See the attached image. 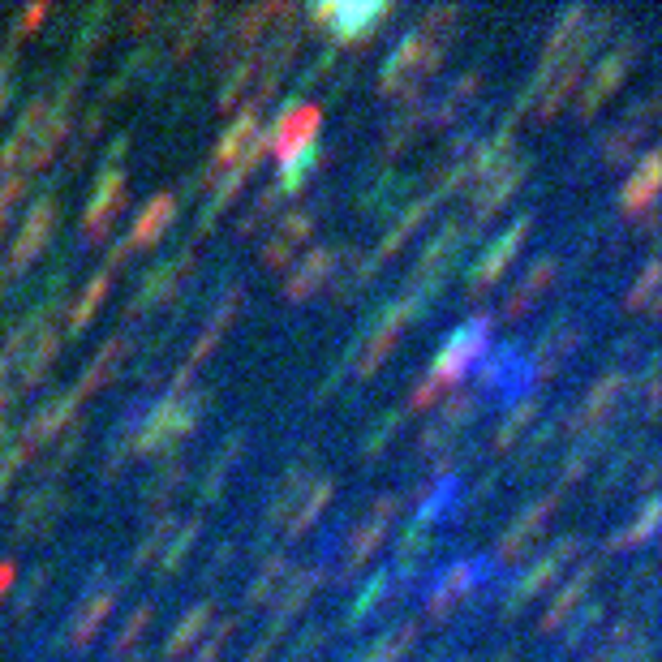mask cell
<instances>
[{
	"mask_svg": "<svg viewBox=\"0 0 662 662\" xmlns=\"http://www.w3.org/2000/svg\"><path fill=\"white\" fill-rule=\"evenodd\" d=\"M443 48H448V39H439V35H430V31L417 26V31L400 39L392 48V56H387L379 91L383 95H400V99L417 95V86H422L430 78V69L443 61Z\"/></svg>",
	"mask_w": 662,
	"mask_h": 662,
	"instance_id": "3",
	"label": "cell"
},
{
	"mask_svg": "<svg viewBox=\"0 0 662 662\" xmlns=\"http://www.w3.org/2000/svg\"><path fill=\"white\" fill-rule=\"evenodd\" d=\"M5 409H9V400H5V392H0V439H5Z\"/></svg>",
	"mask_w": 662,
	"mask_h": 662,
	"instance_id": "62",
	"label": "cell"
},
{
	"mask_svg": "<svg viewBox=\"0 0 662 662\" xmlns=\"http://www.w3.org/2000/svg\"><path fill=\"white\" fill-rule=\"evenodd\" d=\"M400 512V495H383L374 499V508L362 516V525L349 534V546H344V577H353L357 568L366 564V559L379 551V546L387 542V529H392V516Z\"/></svg>",
	"mask_w": 662,
	"mask_h": 662,
	"instance_id": "13",
	"label": "cell"
},
{
	"mask_svg": "<svg viewBox=\"0 0 662 662\" xmlns=\"http://www.w3.org/2000/svg\"><path fill=\"white\" fill-rule=\"evenodd\" d=\"M577 551H581V538H577V534H568V538H559L555 546H546V551L534 559V564H529V568L521 572V577L512 581L508 598H503V611L512 615V611H521L529 598H538L542 589L551 585V581L559 577V572H564V568L572 564V555H577Z\"/></svg>",
	"mask_w": 662,
	"mask_h": 662,
	"instance_id": "8",
	"label": "cell"
},
{
	"mask_svg": "<svg viewBox=\"0 0 662 662\" xmlns=\"http://www.w3.org/2000/svg\"><path fill=\"white\" fill-rule=\"evenodd\" d=\"M486 344H491V314H473V319L460 323L452 336L443 340V349L435 353L426 379H417V387L409 392V409H430L439 396H448L452 387H460V379L482 362Z\"/></svg>",
	"mask_w": 662,
	"mask_h": 662,
	"instance_id": "1",
	"label": "cell"
},
{
	"mask_svg": "<svg viewBox=\"0 0 662 662\" xmlns=\"http://www.w3.org/2000/svg\"><path fill=\"white\" fill-rule=\"evenodd\" d=\"M555 503H559V491H551V495H542V499L529 503V508L508 525V534L499 538V559H521L529 546H534V538L542 534V525L551 521V508H555Z\"/></svg>",
	"mask_w": 662,
	"mask_h": 662,
	"instance_id": "29",
	"label": "cell"
},
{
	"mask_svg": "<svg viewBox=\"0 0 662 662\" xmlns=\"http://www.w3.org/2000/svg\"><path fill=\"white\" fill-rule=\"evenodd\" d=\"M26 456H31V452L22 448V439H18V443H9V448H0V491H5V486L13 482V473L22 469V460H26Z\"/></svg>",
	"mask_w": 662,
	"mask_h": 662,
	"instance_id": "56",
	"label": "cell"
},
{
	"mask_svg": "<svg viewBox=\"0 0 662 662\" xmlns=\"http://www.w3.org/2000/svg\"><path fill=\"white\" fill-rule=\"evenodd\" d=\"M108 289H112V267L104 263V267H99L91 280H86V289L74 297V306H69V314H65V331H69V336H78V331L95 319V310L104 306Z\"/></svg>",
	"mask_w": 662,
	"mask_h": 662,
	"instance_id": "40",
	"label": "cell"
},
{
	"mask_svg": "<svg viewBox=\"0 0 662 662\" xmlns=\"http://www.w3.org/2000/svg\"><path fill=\"white\" fill-rule=\"evenodd\" d=\"M280 198H284V190H280V185H271V190H263V194H258L254 203L246 207V215H241V233H254V228H263V224L271 220V215L280 211V207H276Z\"/></svg>",
	"mask_w": 662,
	"mask_h": 662,
	"instance_id": "51",
	"label": "cell"
},
{
	"mask_svg": "<svg viewBox=\"0 0 662 662\" xmlns=\"http://www.w3.org/2000/svg\"><path fill=\"white\" fill-rule=\"evenodd\" d=\"M650 117H654V99H645L637 117H624L620 125L611 129V134H607V160H611V164H615V160H624V155H628L632 147H637L641 134H645V125H650Z\"/></svg>",
	"mask_w": 662,
	"mask_h": 662,
	"instance_id": "44",
	"label": "cell"
},
{
	"mask_svg": "<svg viewBox=\"0 0 662 662\" xmlns=\"http://www.w3.org/2000/svg\"><path fill=\"white\" fill-rule=\"evenodd\" d=\"M319 125H323V108L319 104H293V108H284L276 117V125L263 134V142H267V151H276L280 164H284V160H293V155H301L306 147H314Z\"/></svg>",
	"mask_w": 662,
	"mask_h": 662,
	"instance_id": "12",
	"label": "cell"
},
{
	"mask_svg": "<svg viewBox=\"0 0 662 662\" xmlns=\"http://www.w3.org/2000/svg\"><path fill=\"white\" fill-rule=\"evenodd\" d=\"M469 237H473V224L469 220H448V224H443L439 233L422 246V258H417V271H413V276H417L413 289L426 293V297H435L443 276H448V271L456 267V258L465 254Z\"/></svg>",
	"mask_w": 662,
	"mask_h": 662,
	"instance_id": "7",
	"label": "cell"
},
{
	"mask_svg": "<svg viewBox=\"0 0 662 662\" xmlns=\"http://www.w3.org/2000/svg\"><path fill=\"white\" fill-rule=\"evenodd\" d=\"M422 125H426V108H405V112L396 117V125L387 129V151H400Z\"/></svg>",
	"mask_w": 662,
	"mask_h": 662,
	"instance_id": "52",
	"label": "cell"
},
{
	"mask_svg": "<svg viewBox=\"0 0 662 662\" xmlns=\"http://www.w3.org/2000/svg\"><path fill=\"white\" fill-rule=\"evenodd\" d=\"M185 478V460H172V465H164L160 473H155V486H151V499H164V495H172L177 491V482Z\"/></svg>",
	"mask_w": 662,
	"mask_h": 662,
	"instance_id": "55",
	"label": "cell"
},
{
	"mask_svg": "<svg viewBox=\"0 0 662 662\" xmlns=\"http://www.w3.org/2000/svg\"><path fill=\"white\" fill-rule=\"evenodd\" d=\"M9 91H13V48L0 52V112L9 104Z\"/></svg>",
	"mask_w": 662,
	"mask_h": 662,
	"instance_id": "59",
	"label": "cell"
},
{
	"mask_svg": "<svg viewBox=\"0 0 662 662\" xmlns=\"http://www.w3.org/2000/svg\"><path fill=\"white\" fill-rule=\"evenodd\" d=\"M482 568H486V559H456V564L443 568L439 577H435V585H430V594H426V615H430V620L452 615L456 602L473 589V581H478Z\"/></svg>",
	"mask_w": 662,
	"mask_h": 662,
	"instance_id": "21",
	"label": "cell"
},
{
	"mask_svg": "<svg viewBox=\"0 0 662 662\" xmlns=\"http://www.w3.org/2000/svg\"><path fill=\"white\" fill-rule=\"evenodd\" d=\"M525 172H529V160H521V155H512V160H503L491 177H482L478 181V190H473V203H469V224L478 228L486 215H495L508 198L521 190V181H525Z\"/></svg>",
	"mask_w": 662,
	"mask_h": 662,
	"instance_id": "16",
	"label": "cell"
},
{
	"mask_svg": "<svg viewBox=\"0 0 662 662\" xmlns=\"http://www.w3.org/2000/svg\"><path fill=\"white\" fill-rule=\"evenodd\" d=\"M624 387H628V374H620V370L602 374V379L585 392V400L577 405V413H572V430H598V426L615 413V405H620Z\"/></svg>",
	"mask_w": 662,
	"mask_h": 662,
	"instance_id": "27",
	"label": "cell"
},
{
	"mask_svg": "<svg viewBox=\"0 0 662 662\" xmlns=\"http://www.w3.org/2000/svg\"><path fill=\"white\" fill-rule=\"evenodd\" d=\"M5 215H9V207H0V233H5Z\"/></svg>",
	"mask_w": 662,
	"mask_h": 662,
	"instance_id": "64",
	"label": "cell"
},
{
	"mask_svg": "<svg viewBox=\"0 0 662 662\" xmlns=\"http://www.w3.org/2000/svg\"><path fill=\"white\" fill-rule=\"evenodd\" d=\"M5 289H9V271L0 267V297H5Z\"/></svg>",
	"mask_w": 662,
	"mask_h": 662,
	"instance_id": "63",
	"label": "cell"
},
{
	"mask_svg": "<svg viewBox=\"0 0 662 662\" xmlns=\"http://www.w3.org/2000/svg\"><path fill=\"white\" fill-rule=\"evenodd\" d=\"M74 409H78V392H74V387H69V392H56L52 400H43V405L35 409V417L26 422V430H22V448L35 452L39 443H52L69 422H74Z\"/></svg>",
	"mask_w": 662,
	"mask_h": 662,
	"instance_id": "25",
	"label": "cell"
},
{
	"mask_svg": "<svg viewBox=\"0 0 662 662\" xmlns=\"http://www.w3.org/2000/svg\"><path fill=\"white\" fill-rule=\"evenodd\" d=\"M331 499V478H323V473H306L297 469L284 478V486L276 491V503H271V521H276L284 534H301V529H310L314 521H319V512L327 508Z\"/></svg>",
	"mask_w": 662,
	"mask_h": 662,
	"instance_id": "4",
	"label": "cell"
},
{
	"mask_svg": "<svg viewBox=\"0 0 662 662\" xmlns=\"http://www.w3.org/2000/svg\"><path fill=\"white\" fill-rule=\"evenodd\" d=\"M125 357H129V336H125V331H117V336H108V340H104V349H99V353L91 357V366H86V374H82V383L74 387L78 400L95 396L108 379H117V370L125 366Z\"/></svg>",
	"mask_w": 662,
	"mask_h": 662,
	"instance_id": "33",
	"label": "cell"
},
{
	"mask_svg": "<svg viewBox=\"0 0 662 662\" xmlns=\"http://www.w3.org/2000/svg\"><path fill=\"white\" fill-rule=\"evenodd\" d=\"M534 417H538V396H521V400L512 405V413L503 417L499 430H495V452H508L512 443L521 439L529 426H534Z\"/></svg>",
	"mask_w": 662,
	"mask_h": 662,
	"instance_id": "45",
	"label": "cell"
},
{
	"mask_svg": "<svg viewBox=\"0 0 662 662\" xmlns=\"http://www.w3.org/2000/svg\"><path fill=\"white\" fill-rule=\"evenodd\" d=\"M319 160H323V151H319V147H306L301 155H293V160H284V164H280V181H276V185L284 190V198L297 194L301 185H306V177H310L314 168H319Z\"/></svg>",
	"mask_w": 662,
	"mask_h": 662,
	"instance_id": "46",
	"label": "cell"
},
{
	"mask_svg": "<svg viewBox=\"0 0 662 662\" xmlns=\"http://www.w3.org/2000/svg\"><path fill=\"white\" fill-rule=\"evenodd\" d=\"M56 220H61V198H56V194L35 198V207L26 211L18 237H13V246H9V263H5L9 276L26 271V267H31L35 258L43 254V246H48L52 233H56Z\"/></svg>",
	"mask_w": 662,
	"mask_h": 662,
	"instance_id": "9",
	"label": "cell"
},
{
	"mask_svg": "<svg viewBox=\"0 0 662 662\" xmlns=\"http://www.w3.org/2000/svg\"><path fill=\"white\" fill-rule=\"evenodd\" d=\"M658 521H662V503L658 499H645V508L637 516H628V525L611 538V551H632V546H645L658 534Z\"/></svg>",
	"mask_w": 662,
	"mask_h": 662,
	"instance_id": "43",
	"label": "cell"
},
{
	"mask_svg": "<svg viewBox=\"0 0 662 662\" xmlns=\"http://www.w3.org/2000/svg\"><path fill=\"white\" fill-rule=\"evenodd\" d=\"M211 22H215V5H190V9H181V18H177V39H172V56H190L198 48V39H203L211 31Z\"/></svg>",
	"mask_w": 662,
	"mask_h": 662,
	"instance_id": "42",
	"label": "cell"
},
{
	"mask_svg": "<svg viewBox=\"0 0 662 662\" xmlns=\"http://www.w3.org/2000/svg\"><path fill=\"white\" fill-rule=\"evenodd\" d=\"M529 228H534V215H521V220H512L503 233L486 246L482 254H478V263L469 267V280H465V289H469V297H478V293H486L491 284L508 271L512 263H516V254H521V246H525V237H529Z\"/></svg>",
	"mask_w": 662,
	"mask_h": 662,
	"instance_id": "10",
	"label": "cell"
},
{
	"mask_svg": "<svg viewBox=\"0 0 662 662\" xmlns=\"http://www.w3.org/2000/svg\"><path fill=\"white\" fill-rule=\"evenodd\" d=\"M177 516H160V521L151 525V534L142 538V546H138V564H155L160 568V559H164V551H168V542H172V534H177Z\"/></svg>",
	"mask_w": 662,
	"mask_h": 662,
	"instance_id": "47",
	"label": "cell"
},
{
	"mask_svg": "<svg viewBox=\"0 0 662 662\" xmlns=\"http://www.w3.org/2000/svg\"><path fill=\"white\" fill-rule=\"evenodd\" d=\"M572 349H577V323H572V319H555L551 327L542 331V340H538V349H534L538 374H555L559 362H568Z\"/></svg>",
	"mask_w": 662,
	"mask_h": 662,
	"instance_id": "36",
	"label": "cell"
},
{
	"mask_svg": "<svg viewBox=\"0 0 662 662\" xmlns=\"http://www.w3.org/2000/svg\"><path fill=\"white\" fill-rule=\"evenodd\" d=\"M637 56H641V43L637 39H628V43H620L615 52H607L602 61L594 65V74H589V82H585V91H581V112L585 117H594V112L607 104V99L620 91V82L632 74V65H637Z\"/></svg>",
	"mask_w": 662,
	"mask_h": 662,
	"instance_id": "14",
	"label": "cell"
},
{
	"mask_svg": "<svg viewBox=\"0 0 662 662\" xmlns=\"http://www.w3.org/2000/svg\"><path fill=\"white\" fill-rule=\"evenodd\" d=\"M228 632H233V620H224L220 628L211 632V637L203 641V650L194 654V662H215V658H220V654H224V645H228Z\"/></svg>",
	"mask_w": 662,
	"mask_h": 662,
	"instance_id": "58",
	"label": "cell"
},
{
	"mask_svg": "<svg viewBox=\"0 0 662 662\" xmlns=\"http://www.w3.org/2000/svg\"><path fill=\"white\" fill-rule=\"evenodd\" d=\"M336 263H340V250H336V246L310 250V254L289 271V280H284V297H289V301H306V297H314L331 276H336Z\"/></svg>",
	"mask_w": 662,
	"mask_h": 662,
	"instance_id": "28",
	"label": "cell"
},
{
	"mask_svg": "<svg viewBox=\"0 0 662 662\" xmlns=\"http://www.w3.org/2000/svg\"><path fill=\"white\" fill-rule=\"evenodd\" d=\"M400 417H405V409H396L392 417H383V422L370 430V435H366V456H379V452H383V439H392V435H396Z\"/></svg>",
	"mask_w": 662,
	"mask_h": 662,
	"instance_id": "57",
	"label": "cell"
},
{
	"mask_svg": "<svg viewBox=\"0 0 662 662\" xmlns=\"http://www.w3.org/2000/svg\"><path fill=\"white\" fill-rule=\"evenodd\" d=\"M293 5H250V9H241L233 26L224 31V43H220V52H224V61L228 65H237V61H246V56L258 48V39H263V26L271 18H284Z\"/></svg>",
	"mask_w": 662,
	"mask_h": 662,
	"instance_id": "20",
	"label": "cell"
},
{
	"mask_svg": "<svg viewBox=\"0 0 662 662\" xmlns=\"http://www.w3.org/2000/svg\"><path fill=\"white\" fill-rule=\"evenodd\" d=\"M61 503H65L61 482H39L18 508V534H39V529H48Z\"/></svg>",
	"mask_w": 662,
	"mask_h": 662,
	"instance_id": "35",
	"label": "cell"
},
{
	"mask_svg": "<svg viewBox=\"0 0 662 662\" xmlns=\"http://www.w3.org/2000/svg\"><path fill=\"white\" fill-rule=\"evenodd\" d=\"M13 577H18V564H13V559H5V564H0V598H5L9 589H13Z\"/></svg>",
	"mask_w": 662,
	"mask_h": 662,
	"instance_id": "61",
	"label": "cell"
},
{
	"mask_svg": "<svg viewBox=\"0 0 662 662\" xmlns=\"http://www.w3.org/2000/svg\"><path fill=\"white\" fill-rule=\"evenodd\" d=\"M529 379V366H525V353L516 344H499L491 353V362L482 366V383L486 392H503V396H516Z\"/></svg>",
	"mask_w": 662,
	"mask_h": 662,
	"instance_id": "32",
	"label": "cell"
},
{
	"mask_svg": "<svg viewBox=\"0 0 662 662\" xmlns=\"http://www.w3.org/2000/svg\"><path fill=\"white\" fill-rule=\"evenodd\" d=\"M207 396L203 392H168L160 405H151V413L142 422H129V448L134 456H151L164 448H177V443L198 426V413H203Z\"/></svg>",
	"mask_w": 662,
	"mask_h": 662,
	"instance_id": "2",
	"label": "cell"
},
{
	"mask_svg": "<svg viewBox=\"0 0 662 662\" xmlns=\"http://www.w3.org/2000/svg\"><path fill=\"white\" fill-rule=\"evenodd\" d=\"M594 577H598V564L594 559H589V564H581L577 572H572V577L559 585V594L551 598V607H546V615H542V632H555L559 624L568 620L572 615V607H577V602L589 594V585H594Z\"/></svg>",
	"mask_w": 662,
	"mask_h": 662,
	"instance_id": "34",
	"label": "cell"
},
{
	"mask_svg": "<svg viewBox=\"0 0 662 662\" xmlns=\"http://www.w3.org/2000/svg\"><path fill=\"white\" fill-rule=\"evenodd\" d=\"M658 185H662V155L658 151H645L641 164L628 172L624 190H620V207L624 215H645L658 198Z\"/></svg>",
	"mask_w": 662,
	"mask_h": 662,
	"instance_id": "30",
	"label": "cell"
},
{
	"mask_svg": "<svg viewBox=\"0 0 662 662\" xmlns=\"http://www.w3.org/2000/svg\"><path fill=\"white\" fill-rule=\"evenodd\" d=\"M658 280H662V267H658V258H650V263L641 267V276L637 284L628 289V310H654V301H658Z\"/></svg>",
	"mask_w": 662,
	"mask_h": 662,
	"instance_id": "49",
	"label": "cell"
},
{
	"mask_svg": "<svg viewBox=\"0 0 662 662\" xmlns=\"http://www.w3.org/2000/svg\"><path fill=\"white\" fill-rule=\"evenodd\" d=\"M284 581H289V564H284V555H271L267 564H263V572H258V577H254L250 602H267V598H276Z\"/></svg>",
	"mask_w": 662,
	"mask_h": 662,
	"instance_id": "50",
	"label": "cell"
},
{
	"mask_svg": "<svg viewBox=\"0 0 662 662\" xmlns=\"http://www.w3.org/2000/svg\"><path fill=\"white\" fill-rule=\"evenodd\" d=\"M387 18H396L392 0H370V5H362V0H336V13H331L327 26L340 43H366Z\"/></svg>",
	"mask_w": 662,
	"mask_h": 662,
	"instance_id": "18",
	"label": "cell"
},
{
	"mask_svg": "<svg viewBox=\"0 0 662 662\" xmlns=\"http://www.w3.org/2000/svg\"><path fill=\"white\" fill-rule=\"evenodd\" d=\"M417 637H422V624H417V620H400V624L387 628L383 637H374L366 650L357 654V662H400L417 645Z\"/></svg>",
	"mask_w": 662,
	"mask_h": 662,
	"instance_id": "37",
	"label": "cell"
},
{
	"mask_svg": "<svg viewBox=\"0 0 662 662\" xmlns=\"http://www.w3.org/2000/svg\"><path fill=\"white\" fill-rule=\"evenodd\" d=\"M117 607V585H99L95 594H86L78 602V611L69 615V628H65V641L74 645V650H86V645L95 641V632L104 628V620Z\"/></svg>",
	"mask_w": 662,
	"mask_h": 662,
	"instance_id": "26",
	"label": "cell"
},
{
	"mask_svg": "<svg viewBox=\"0 0 662 662\" xmlns=\"http://www.w3.org/2000/svg\"><path fill=\"white\" fill-rule=\"evenodd\" d=\"M211 615H215V607L211 602H194L190 611L177 620V628L168 632V641H164V658H181V654H190V645L198 641V632H203L207 624H211Z\"/></svg>",
	"mask_w": 662,
	"mask_h": 662,
	"instance_id": "41",
	"label": "cell"
},
{
	"mask_svg": "<svg viewBox=\"0 0 662 662\" xmlns=\"http://www.w3.org/2000/svg\"><path fill=\"white\" fill-rule=\"evenodd\" d=\"M435 203H439L435 194H426V198H413V203H409L405 211L396 215V224H392V228H387V233H383V241H379V250H374V258H370V263H383L387 254H396L400 246H405V241L417 233V228H422V220L430 215V207H435Z\"/></svg>",
	"mask_w": 662,
	"mask_h": 662,
	"instance_id": "38",
	"label": "cell"
},
{
	"mask_svg": "<svg viewBox=\"0 0 662 662\" xmlns=\"http://www.w3.org/2000/svg\"><path fill=\"white\" fill-rule=\"evenodd\" d=\"M48 13H52V5H48V0H35V5H26V9L18 13V18H13V35H9V48H13V43H22L26 35H35V26H39L43 18H48Z\"/></svg>",
	"mask_w": 662,
	"mask_h": 662,
	"instance_id": "54",
	"label": "cell"
},
{
	"mask_svg": "<svg viewBox=\"0 0 662 662\" xmlns=\"http://www.w3.org/2000/svg\"><path fill=\"white\" fill-rule=\"evenodd\" d=\"M478 91V74H465L460 82H452L448 91L439 95V104H435V112H426V121H435V125H443V121H452V112H460L465 108V99Z\"/></svg>",
	"mask_w": 662,
	"mask_h": 662,
	"instance_id": "48",
	"label": "cell"
},
{
	"mask_svg": "<svg viewBox=\"0 0 662 662\" xmlns=\"http://www.w3.org/2000/svg\"><path fill=\"white\" fill-rule=\"evenodd\" d=\"M190 263H194V246H185V250H177V254H168L164 263H155L151 271H147V280L134 289V297H129V306H125V314L129 319H138L142 310H151V306H160V301L177 289V284L185 280V271H190Z\"/></svg>",
	"mask_w": 662,
	"mask_h": 662,
	"instance_id": "17",
	"label": "cell"
},
{
	"mask_svg": "<svg viewBox=\"0 0 662 662\" xmlns=\"http://www.w3.org/2000/svg\"><path fill=\"white\" fill-rule=\"evenodd\" d=\"M473 413H478V396H456L448 409L430 417V426H426V435H422V456H430V460L448 456L456 443H460V435L469 430Z\"/></svg>",
	"mask_w": 662,
	"mask_h": 662,
	"instance_id": "19",
	"label": "cell"
},
{
	"mask_svg": "<svg viewBox=\"0 0 662 662\" xmlns=\"http://www.w3.org/2000/svg\"><path fill=\"white\" fill-rule=\"evenodd\" d=\"M400 594H405V572H392V568L374 572V577L362 585V594L353 598V607L344 611V624H349V628L370 624L374 615H383Z\"/></svg>",
	"mask_w": 662,
	"mask_h": 662,
	"instance_id": "22",
	"label": "cell"
},
{
	"mask_svg": "<svg viewBox=\"0 0 662 662\" xmlns=\"http://www.w3.org/2000/svg\"><path fill=\"white\" fill-rule=\"evenodd\" d=\"M160 18V5H138L134 9V35H142V31H151V22Z\"/></svg>",
	"mask_w": 662,
	"mask_h": 662,
	"instance_id": "60",
	"label": "cell"
},
{
	"mask_svg": "<svg viewBox=\"0 0 662 662\" xmlns=\"http://www.w3.org/2000/svg\"><path fill=\"white\" fill-rule=\"evenodd\" d=\"M555 276H559V258L555 254L534 258V263H529L521 276H516L508 297H503V319H521V314H529V306H534V301L551 289Z\"/></svg>",
	"mask_w": 662,
	"mask_h": 662,
	"instance_id": "23",
	"label": "cell"
},
{
	"mask_svg": "<svg viewBox=\"0 0 662 662\" xmlns=\"http://www.w3.org/2000/svg\"><path fill=\"white\" fill-rule=\"evenodd\" d=\"M194 538H198V521L190 516V521H181V525H177V534H172L168 551H164V559H160V568H164V572L177 568L181 559H185V551H190V546H194Z\"/></svg>",
	"mask_w": 662,
	"mask_h": 662,
	"instance_id": "53",
	"label": "cell"
},
{
	"mask_svg": "<svg viewBox=\"0 0 662 662\" xmlns=\"http://www.w3.org/2000/svg\"><path fill=\"white\" fill-rule=\"evenodd\" d=\"M108 22H112V5H86L78 13V35H74V52H69V65H65V86L82 82L86 61L99 48V39L108 35Z\"/></svg>",
	"mask_w": 662,
	"mask_h": 662,
	"instance_id": "24",
	"label": "cell"
},
{
	"mask_svg": "<svg viewBox=\"0 0 662 662\" xmlns=\"http://www.w3.org/2000/svg\"><path fill=\"white\" fill-rule=\"evenodd\" d=\"M121 207H125V138L112 142V151L104 155V168H99L95 190L86 198V211H82V237L104 241L112 220L121 215Z\"/></svg>",
	"mask_w": 662,
	"mask_h": 662,
	"instance_id": "5",
	"label": "cell"
},
{
	"mask_svg": "<svg viewBox=\"0 0 662 662\" xmlns=\"http://www.w3.org/2000/svg\"><path fill=\"white\" fill-rule=\"evenodd\" d=\"M310 233H314V215L310 211H289L276 228H271V237L263 246V263L267 267H284L301 250V241H306Z\"/></svg>",
	"mask_w": 662,
	"mask_h": 662,
	"instance_id": "31",
	"label": "cell"
},
{
	"mask_svg": "<svg viewBox=\"0 0 662 662\" xmlns=\"http://www.w3.org/2000/svg\"><path fill=\"white\" fill-rule=\"evenodd\" d=\"M172 220H177V194H155V198H147V207H138V215H134V224H129V233H125V241L117 250L108 254V267L117 271L129 254H138V250H147V246H155L168 228H172Z\"/></svg>",
	"mask_w": 662,
	"mask_h": 662,
	"instance_id": "11",
	"label": "cell"
},
{
	"mask_svg": "<svg viewBox=\"0 0 662 662\" xmlns=\"http://www.w3.org/2000/svg\"><path fill=\"white\" fill-rule=\"evenodd\" d=\"M241 284H228V293L220 297V306H215V314L207 319V327L198 331V340H194V349H190V362H185L181 370H177V383H172V392H190V383H194V370L207 362L211 357V349L224 340V331H228V323L237 319V310H241Z\"/></svg>",
	"mask_w": 662,
	"mask_h": 662,
	"instance_id": "15",
	"label": "cell"
},
{
	"mask_svg": "<svg viewBox=\"0 0 662 662\" xmlns=\"http://www.w3.org/2000/svg\"><path fill=\"white\" fill-rule=\"evenodd\" d=\"M56 344H61V336H56V323H48L31 340V349H26L22 362H18V387H22V392H31V387L43 383V374H48L52 357H56Z\"/></svg>",
	"mask_w": 662,
	"mask_h": 662,
	"instance_id": "39",
	"label": "cell"
},
{
	"mask_svg": "<svg viewBox=\"0 0 662 662\" xmlns=\"http://www.w3.org/2000/svg\"><path fill=\"white\" fill-rule=\"evenodd\" d=\"M426 301H430L426 293L405 289V293H400V297L392 301V306H387V310L379 314V319H374V323L366 327V336H362V344H357V353H353V370L362 374V379L383 366V357L392 353V344H396V336H400V327L413 323L417 314L426 310Z\"/></svg>",
	"mask_w": 662,
	"mask_h": 662,
	"instance_id": "6",
	"label": "cell"
}]
</instances>
